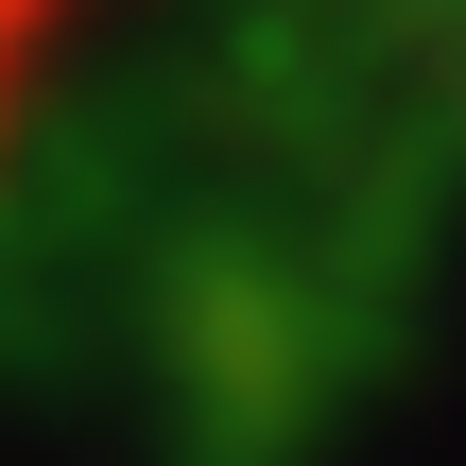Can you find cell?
Returning a JSON list of instances; mask_svg holds the SVG:
<instances>
[{
  "instance_id": "1",
  "label": "cell",
  "mask_w": 466,
  "mask_h": 466,
  "mask_svg": "<svg viewBox=\"0 0 466 466\" xmlns=\"http://www.w3.org/2000/svg\"><path fill=\"white\" fill-rule=\"evenodd\" d=\"M35 52H52V35H35V17H0V104L35 86Z\"/></svg>"
}]
</instances>
